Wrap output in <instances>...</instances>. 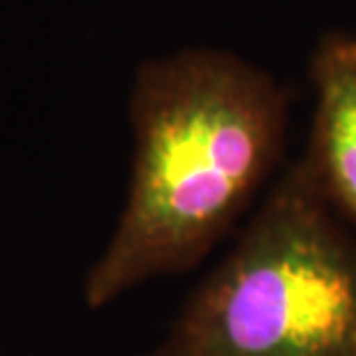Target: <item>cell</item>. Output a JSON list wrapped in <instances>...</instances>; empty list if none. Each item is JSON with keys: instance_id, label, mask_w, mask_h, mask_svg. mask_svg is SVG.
I'll use <instances>...</instances> for the list:
<instances>
[{"instance_id": "obj_1", "label": "cell", "mask_w": 356, "mask_h": 356, "mask_svg": "<svg viewBox=\"0 0 356 356\" xmlns=\"http://www.w3.org/2000/svg\"><path fill=\"white\" fill-rule=\"evenodd\" d=\"M289 106L273 74L222 49H183L137 70L132 178L116 229L83 280L88 308L209 257L280 167Z\"/></svg>"}, {"instance_id": "obj_2", "label": "cell", "mask_w": 356, "mask_h": 356, "mask_svg": "<svg viewBox=\"0 0 356 356\" xmlns=\"http://www.w3.org/2000/svg\"><path fill=\"white\" fill-rule=\"evenodd\" d=\"M139 356H356V229L301 158L268 185L167 336Z\"/></svg>"}, {"instance_id": "obj_3", "label": "cell", "mask_w": 356, "mask_h": 356, "mask_svg": "<svg viewBox=\"0 0 356 356\" xmlns=\"http://www.w3.org/2000/svg\"><path fill=\"white\" fill-rule=\"evenodd\" d=\"M310 81L315 109L301 162L331 209L356 229V35L319 38Z\"/></svg>"}]
</instances>
